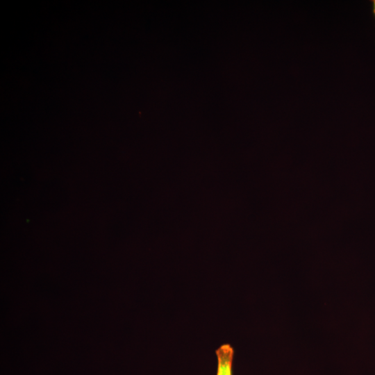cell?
Listing matches in <instances>:
<instances>
[{"instance_id": "obj_2", "label": "cell", "mask_w": 375, "mask_h": 375, "mask_svg": "<svg viewBox=\"0 0 375 375\" xmlns=\"http://www.w3.org/2000/svg\"><path fill=\"white\" fill-rule=\"evenodd\" d=\"M372 2V6H373V13L375 16V0H373Z\"/></svg>"}, {"instance_id": "obj_1", "label": "cell", "mask_w": 375, "mask_h": 375, "mask_svg": "<svg viewBox=\"0 0 375 375\" xmlns=\"http://www.w3.org/2000/svg\"><path fill=\"white\" fill-rule=\"evenodd\" d=\"M215 353L217 358V375H232L233 348L228 344H224Z\"/></svg>"}]
</instances>
